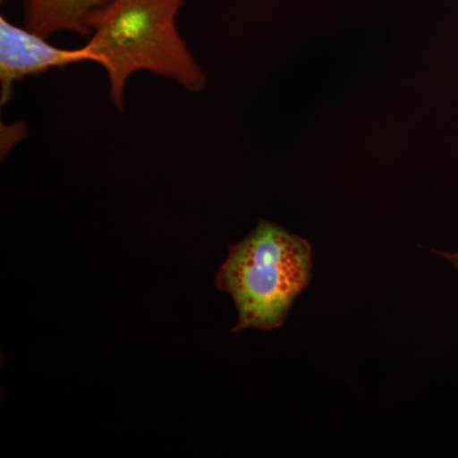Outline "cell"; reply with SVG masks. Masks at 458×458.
<instances>
[{
    "instance_id": "obj_1",
    "label": "cell",
    "mask_w": 458,
    "mask_h": 458,
    "mask_svg": "<svg viewBox=\"0 0 458 458\" xmlns=\"http://www.w3.org/2000/svg\"><path fill=\"white\" fill-rule=\"evenodd\" d=\"M186 0H107L89 20L87 45L98 56L110 83V98L123 110L132 74L147 71L191 92L207 84L177 29Z\"/></svg>"
},
{
    "instance_id": "obj_2",
    "label": "cell",
    "mask_w": 458,
    "mask_h": 458,
    "mask_svg": "<svg viewBox=\"0 0 458 458\" xmlns=\"http://www.w3.org/2000/svg\"><path fill=\"white\" fill-rule=\"evenodd\" d=\"M312 279V247L284 227L260 219L251 233L229 247L216 276L218 291L236 304L232 333L283 327L289 310Z\"/></svg>"
},
{
    "instance_id": "obj_3",
    "label": "cell",
    "mask_w": 458,
    "mask_h": 458,
    "mask_svg": "<svg viewBox=\"0 0 458 458\" xmlns=\"http://www.w3.org/2000/svg\"><path fill=\"white\" fill-rule=\"evenodd\" d=\"M90 62L99 64L98 56L89 45L80 49H60L47 38L13 25L0 17V102L7 105L14 83L30 75L45 73L54 68Z\"/></svg>"
},
{
    "instance_id": "obj_4",
    "label": "cell",
    "mask_w": 458,
    "mask_h": 458,
    "mask_svg": "<svg viewBox=\"0 0 458 458\" xmlns=\"http://www.w3.org/2000/svg\"><path fill=\"white\" fill-rule=\"evenodd\" d=\"M107 0H22L23 26L49 38L73 32L89 38V20Z\"/></svg>"
},
{
    "instance_id": "obj_5",
    "label": "cell",
    "mask_w": 458,
    "mask_h": 458,
    "mask_svg": "<svg viewBox=\"0 0 458 458\" xmlns=\"http://www.w3.org/2000/svg\"><path fill=\"white\" fill-rule=\"evenodd\" d=\"M439 255L445 256V258L450 259V260L454 262V265H456L458 269V254H443V252H439Z\"/></svg>"
}]
</instances>
